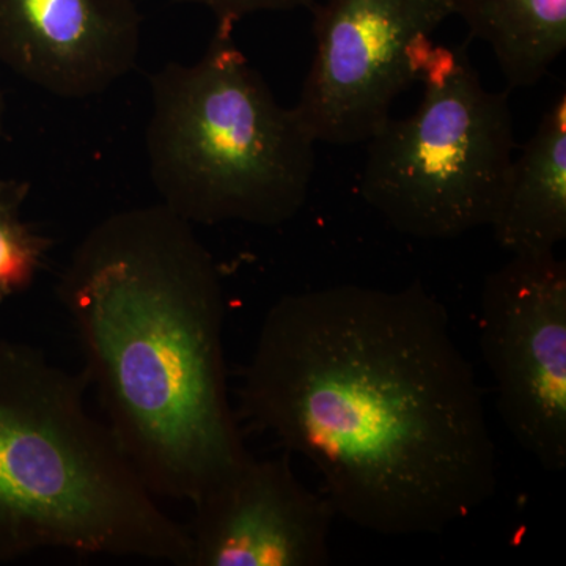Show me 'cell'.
<instances>
[{
    "label": "cell",
    "instance_id": "cell-1",
    "mask_svg": "<svg viewBox=\"0 0 566 566\" xmlns=\"http://www.w3.org/2000/svg\"><path fill=\"white\" fill-rule=\"evenodd\" d=\"M238 401V419L314 463L337 516L365 531L439 535L497 491L479 379L419 282L282 296Z\"/></svg>",
    "mask_w": 566,
    "mask_h": 566
},
{
    "label": "cell",
    "instance_id": "cell-2",
    "mask_svg": "<svg viewBox=\"0 0 566 566\" xmlns=\"http://www.w3.org/2000/svg\"><path fill=\"white\" fill-rule=\"evenodd\" d=\"M106 424L156 497L196 505L251 458L230 405L221 275L163 203L103 219L57 285Z\"/></svg>",
    "mask_w": 566,
    "mask_h": 566
},
{
    "label": "cell",
    "instance_id": "cell-3",
    "mask_svg": "<svg viewBox=\"0 0 566 566\" xmlns=\"http://www.w3.org/2000/svg\"><path fill=\"white\" fill-rule=\"evenodd\" d=\"M87 387L40 349L0 340V565L61 549L191 566L188 527L88 411Z\"/></svg>",
    "mask_w": 566,
    "mask_h": 566
},
{
    "label": "cell",
    "instance_id": "cell-4",
    "mask_svg": "<svg viewBox=\"0 0 566 566\" xmlns=\"http://www.w3.org/2000/svg\"><path fill=\"white\" fill-rule=\"evenodd\" d=\"M218 22L193 63L150 77L147 156L164 207L192 226L277 227L303 210L316 142Z\"/></svg>",
    "mask_w": 566,
    "mask_h": 566
},
{
    "label": "cell",
    "instance_id": "cell-5",
    "mask_svg": "<svg viewBox=\"0 0 566 566\" xmlns=\"http://www.w3.org/2000/svg\"><path fill=\"white\" fill-rule=\"evenodd\" d=\"M469 43L423 52L415 114L367 140L359 191L397 232L452 240L490 227L515 158L509 91L483 87Z\"/></svg>",
    "mask_w": 566,
    "mask_h": 566
},
{
    "label": "cell",
    "instance_id": "cell-6",
    "mask_svg": "<svg viewBox=\"0 0 566 566\" xmlns=\"http://www.w3.org/2000/svg\"><path fill=\"white\" fill-rule=\"evenodd\" d=\"M311 11L315 55L293 109L316 144H367L419 81L452 0H326Z\"/></svg>",
    "mask_w": 566,
    "mask_h": 566
},
{
    "label": "cell",
    "instance_id": "cell-7",
    "mask_svg": "<svg viewBox=\"0 0 566 566\" xmlns=\"http://www.w3.org/2000/svg\"><path fill=\"white\" fill-rule=\"evenodd\" d=\"M479 340L506 430L545 471H565L566 263L556 251L516 253L488 275Z\"/></svg>",
    "mask_w": 566,
    "mask_h": 566
},
{
    "label": "cell",
    "instance_id": "cell-8",
    "mask_svg": "<svg viewBox=\"0 0 566 566\" xmlns=\"http://www.w3.org/2000/svg\"><path fill=\"white\" fill-rule=\"evenodd\" d=\"M290 453L248 461L193 506L191 566L329 565L337 516L297 479Z\"/></svg>",
    "mask_w": 566,
    "mask_h": 566
},
{
    "label": "cell",
    "instance_id": "cell-9",
    "mask_svg": "<svg viewBox=\"0 0 566 566\" xmlns=\"http://www.w3.org/2000/svg\"><path fill=\"white\" fill-rule=\"evenodd\" d=\"M139 50L137 0H0V62L51 95L106 92Z\"/></svg>",
    "mask_w": 566,
    "mask_h": 566
},
{
    "label": "cell",
    "instance_id": "cell-10",
    "mask_svg": "<svg viewBox=\"0 0 566 566\" xmlns=\"http://www.w3.org/2000/svg\"><path fill=\"white\" fill-rule=\"evenodd\" d=\"M495 241L516 253L556 251L566 238V93L547 107L506 175L491 222Z\"/></svg>",
    "mask_w": 566,
    "mask_h": 566
},
{
    "label": "cell",
    "instance_id": "cell-11",
    "mask_svg": "<svg viewBox=\"0 0 566 566\" xmlns=\"http://www.w3.org/2000/svg\"><path fill=\"white\" fill-rule=\"evenodd\" d=\"M493 51L509 91L534 87L566 50V0H452Z\"/></svg>",
    "mask_w": 566,
    "mask_h": 566
},
{
    "label": "cell",
    "instance_id": "cell-12",
    "mask_svg": "<svg viewBox=\"0 0 566 566\" xmlns=\"http://www.w3.org/2000/svg\"><path fill=\"white\" fill-rule=\"evenodd\" d=\"M31 182L0 178V304L35 282L52 248L44 237L22 219Z\"/></svg>",
    "mask_w": 566,
    "mask_h": 566
},
{
    "label": "cell",
    "instance_id": "cell-13",
    "mask_svg": "<svg viewBox=\"0 0 566 566\" xmlns=\"http://www.w3.org/2000/svg\"><path fill=\"white\" fill-rule=\"evenodd\" d=\"M178 3H189L210 10L218 22L238 21L262 11H290L297 9L312 10L316 0H175Z\"/></svg>",
    "mask_w": 566,
    "mask_h": 566
},
{
    "label": "cell",
    "instance_id": "cell-14",
    "mask_svg": "<svg viewBox=\"0 0 566 566\" xmlns=\"http://www.w3.org/2000/svg\"><path fill=\"white\" fill-rule=\"evenodd\" d=\"M3 120H6V102H3L2 91H0V136L3 133Z\"/></svg>",
    "mask_w": 566,
    "mask_h": 566
}]
</instances>
